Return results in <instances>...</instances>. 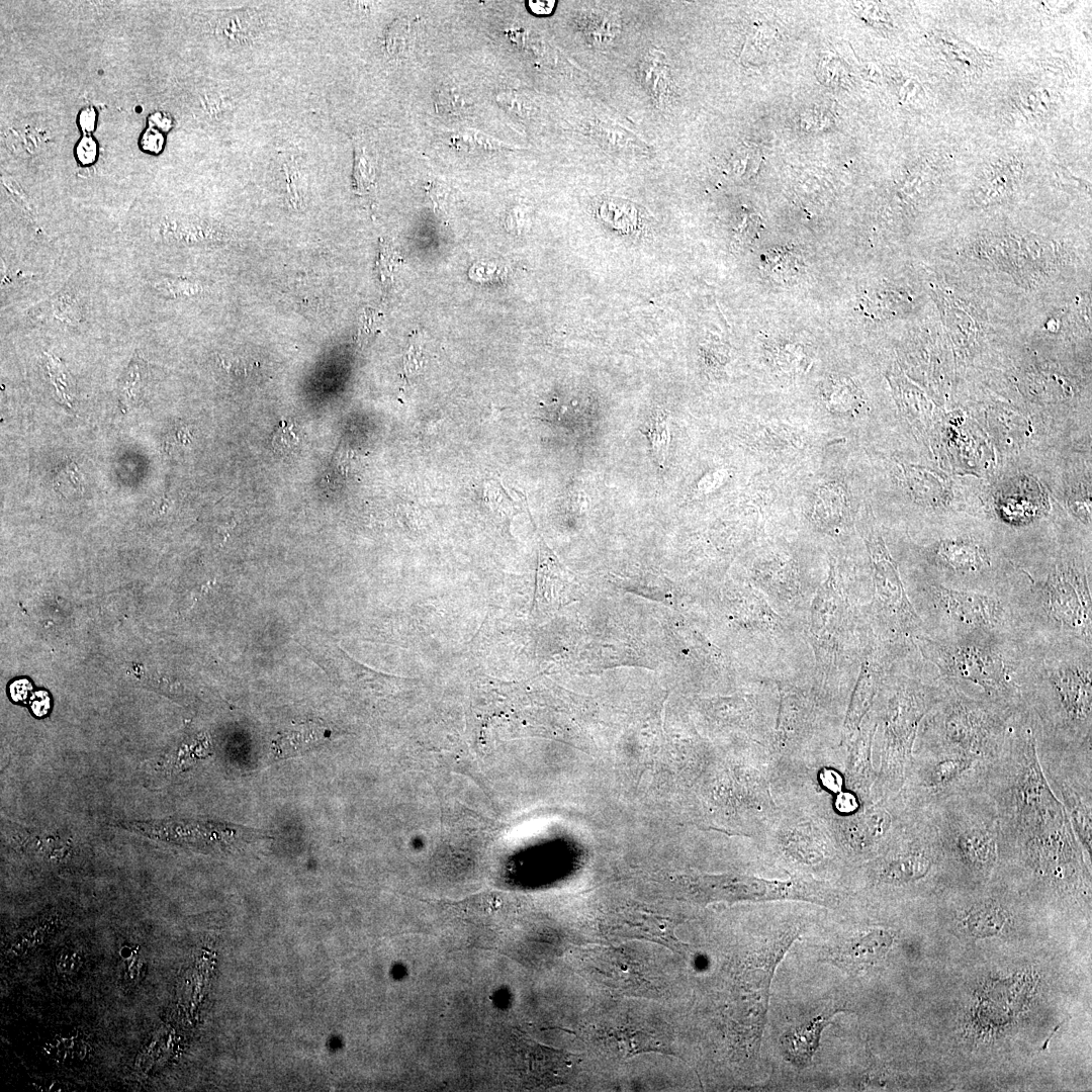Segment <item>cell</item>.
Wrapping results in <instances>:
<instances>
[{
    "mask_svg": "<svg viewBox=\"0 0 1092 1092\" xmlns=\"http://www.w3.org/2000/svg\"><path fill=\"white\" fill-rule=\"evenodd\" d=\"M810 520L819 530L832 534L842 532L850 525V504L842 483L828 482L818 488Z\"/></svg>",
    "mask_w": 1092,
    "mask_h": 1092,
    "instance_id": "44dd1931",
    "label": "cell"
},
{
    "mask_svg": "<svg viewBox=\"0 0 1092 1092\" xmlns=\"http://www.w3.org/2000/svg\"><path fill=\"white\" fill-rule=\"evenodd\" d=\"M862 874L871 887L903 889L927 882L952 868L937 830L923 810L908 822L874 857L850 866Z\"/></svg>",
    "mask_w": 1092,
    "mask_h": 1092,
    "instance_id": "9c48e42d",
    "label": "cell"
},
{
    "mask_svg": "<svg viewBox=\"0 0 1092 1092\" xmlns=\"http://www.w3.org/2000/svg\"><path fill=\"white\" fill-rule=\"evenodd\" d=\"M89 1044L78 1037L54 1038L46 1044V1052L55 1060L80 1061L89 1053Z\"/></svg>",
    "mask_w": 1092,
    "mask_h": 1092,
    "instance_id": "f546056e",
    "label": "cell"
},
{
    "mask_svg": "<svg viewBox=\"0 0 1092 1092\" xmlns=\"http://www.w3.org/2000/svg\"><path fill=\"white\" fill-rule=\"evenodd\" d=\"M154 287L162 294L172 297L195 295L201 291L198 283L187 279H164L154 284Z\"/></svg>",
    "mask_w": 1092,
    "mask_h": 1092,
    "instance_id": "e575fe53",
    "label": "cell"
},
{
    "mask_svg": "<svg viewBox=\"0 0 1092 1092\" xmlns=\"http://www.w3.org/2000/svg\"><path fill=\"white\" fill-rule=\"evenodd\" d=\"M1024 700L1038 742L1060 748L1092 743V646L1035 642Z\"/></svg>",
    "mask_w": 1092,
    "mask_h": 1092,
    "instance_id": "3957f363",
    "label": "cell"
},
{
    "mask_svg": "<svg viewBox=\"0 0 1092 1092\" xmlns=\"http://www.w3.org/2000/svg\"><path fill=\"white\" fill-rule=\"evenodd\" d=\"M1034 643L1022 633H1010L950 640L921 636L914 646L946 688L1017 712L1027 707L1024 692Z\"/></svg>",
    "mask_w": 1092,
    "mask_h": 1092,
    "instance_id": "7a4b0ae2",
    "label": "cell"
},
{
    "mask_svg": "<svg viewBox=\"0 0 1092 1092\" xmlns=\"http://www.w3.org/2000/svg\"><path fill=\"white\" fill-rule=\"evenodd\" d=\"M910 599L925 636L950 640L1022 633L1006 589L983 592L945 586L924 576L914 579Z\"/></svg>",
    "mask_w": 1092,
    "mask_h": 1092,
    "instance_id": "8992f818",
    "label": "cell"
},
{
    "mask_svg": "<svg viewBox=\"0 0 1092 1092\" xmlns=\"http://www.w3.org/2000/svg\"><path fill=\"white\" fill-rule=\"evenodd\" d=\"M902 468L905 485L918 503L932 507L945 504L949 488L940 475L915 465H906Z\"/></svg>",
    "mask_w": 1092,
    "mask_h": 1092,
    "instance_id": "d4e9b609",
    "label": "cell"
},
{
    "mask_svg": "<svg viewBox=\"0 0 1092 1092\" xmlns=\"http://www.w3.org/2000/svg\"><path fill=\"white\" fill-rule=\"evenodd\" d=\"M282 170L285 176L287 197L290 204L297 209L303 205L301 177L298 165L294 161L287 159L282 163Z\"/></svg>",
    "mask_w": 1092,
    "mask_h": 1092,
    "instance_id": "836d02e7",
    "label": "cell"
},
{
    "mask_svg": "<svg viewBox=\"0 0 1092 1092\" xmlns=\"http://www.w3.org/2000/svg\"><path fill=\"white\" fill-rule=\"evenodd\" d=\"M30 704L31 709L35 715L42 716L47 714L50 708V699L48 697V694L42 691L35 693L31 698Z\"/></svg>",
    "mask_w": 1092,
    "mask_h": 1092,
    "instance_id": "b9f144b4",
    "label": "cell"
},
{
    "mask_svg": "<svg viewBox=\"0 0 1092 1092\" xmlns=\"http://www.w3.org/2000/svg\"><path fill=\"white\" fill-rule=\"evenodd\" d=\"M852 383L845 379L835 380L826 392V403L829 411L836 414H851L858 411L860 400Z\"/></svg>",
    "mask_w": 1092,
    "mask_h": 1092,
    "instance_id": "f1b7e54d",
    "label": "cell"
},
{
    "mask_svg": "<svg viewBox=\"0 0 1092 1092\" xmlns=\"http://www.w3.org/2000/svg\"><path fill=\"white\" fill-rule=\"evenodd\" d=\"M924 577L945 586L994 592L1006 588L1009 574L996 564L992 548L970 537H944L923 548Z\"/></svg>",
    "mask_w": 1092,
    "mask_h": 1092,
    "instance_id": "5bb4252c",
    "label": "cell"
},
{
    "mask_svg": "<svg viewBox=\"0 0 1092 1092\" xmlns=\"http://www.w3.org/2000/svg\"><path fill=\"white\" fill-rule=\"evenodd\" d=\"M1006 592L1031 641L1092 646L1091 567L1081 552L1061 550L1039 570L1019 568L1009 574Z\"/></svg>",
    "mask_w": 1092,
    "mask_h": 1092,
    "instance_id": "277c9868",
    "label": "cell"
},
{
    "mask_svg": "<svg viewBox=\"0 0 1092 1092\" xmlns=\"http://www.w3.org/2000/svg\"><path fill=\"white\" fill-rule=\"evenodd\" d=\"M848 623V605L833 564L826 580L817 590L810 613V641L815 653L822 687L835 669L840 644Z\"/></svg>",
    "mask_w": 1092,
    "mask_h": 1092,
    "instance_id": "ac0fdd59",
    "label": "cell"
},
{
    "mask_svg": "<svg viewBox=\"0 0 1092 1092\" xmlns=\"http://www.w3.org/2000/svg\"><path fill=\"white\" fill-rule=\"evenodd\" d=\"M924 810L952 868L987 880L1003 866L997 811L983 788L949 797Z\"/></svg>",
    "mask_w": 1092,
    "mask_h": 1092,
    "instance_id": "ba28073f",
    "label": "cell"
},
{
    "mask_svg": "<svg viewBox=\"0 0 1092 1092\" xmlns=\"http://www.w3.org/2000/svg\"><path fill=\"white\" fill-rule=\"evenodd\" d=\"M163 143L164 138L162 133L154 127L146 130L142 139L143 149L154 154L158 153L162 149Z\"/></svg>",
    "mask_w": 1092,
    "mask_h": 1092,
    "instance_id": "60d3db41",
    "label": "cell"
},
{
    "mask_svg": "<svg viewBox=\"0 0 1092 1092\" xmlns=\"http://www.w3.org/2000/svg\"><path fill=\"white\" fill-rule=\"evenodd\" d=\"M149 120L153 124L152 126H154V128L158 127L160 129H167L170 126L169 118H167L162 113H156L152 115Z\"/></svg>",
    "mask_w": 1092,
    "mask_h": 1092,
    "instance_id": "bcb514c9",
    "label": "cell"
},
{
    "mask_svg": "<svg viewBox=\"0 0 1092 1092\" xmlns=\"http://www.w3.org/2000/svg\"><path fill=\"white\" fill-rule=\"evenodd\" d=\"M82 964V958L79 952L73 949H66L59 954L56 961L57 969L60 973H74L78 971Z\"/></svg>",
    "mask_w": 1092,
    "mask_h": 1092,
    "instance_id": "74e56055",
    "label": "cell"
},
{
    "mask_svg": "<svg viewBox=\"0 0 1092 1092\" xmlns=\"http://www.w3.org/2000/svg\"><path fill=\"white\" fill-rule=\"evenodd\" d=\"M665 69L662 60L658 62L656 54L652 56L650 64L645 65L646 83L657 99H662L668 88L669 79Z\"/></svg>",
    "mask_w": 1092,
    "mask_h": 1092,
    "instance_id": "d6a6232c",
    "label": "cell"
},
{
    "mask_svg": "<svg viewBox=\"0 0 1092 1092\" xmlns=\"http://www.w3.org/2000/svg\"><path fill=\"white\" fill-rule=\"evenodd\" d=\"M354 185L356 190H368L375 177V166L366 146L360 142L354 148Z\"/></svg>",
    "mask_w": 1092,
    "mask_h": 1092,
    "instance_id": "1f68e13d",
    "label": "cell"
},
{
    "mask_svg": "<svg viewBox=\"0 0 1092 1092\" xmlns=\"http://www.w3.org/2000/svg\"><path fill=\"white\" fill-rule=\"evenodd\" d=\"M76 153L78 160L82 164H91L95 160L97 155V145L91 136L85 135L79 142Z\"/></svg>",
    "mask_w": 1092,
    "mask_h": 1092,
    "instance_id": "ab89813d",
    "label": "cell"
},
{
    "mask_svg": "<svg viewBox=\"0 0 1092 1092\" xmlns=\"http://www.w3.org/2000/svg\"><path fill=\"white\" fill-rule=\"evenodd\" d=\"M96 113L94 108L86 107L81 111L79 115V124L84 132H91L94 129Z\"/></svg>",
    "mask_w": 1092,
    "mask_h": 1092,
    "instance_id": "7bdbcfd3",
    "label": "cell"
},
{
    "mask_svg": "<svg viewBox=\"0 0 1092 1092\" xmlns=\"http://www.w3.org/2000/svg\"><path fill=\"white\" fill-rule=\"evenodd\" d=\"M755 579L763 592L777 600L794 602L801 597L802 583L793 558L784 555L761 561Z\"/></svg>",
    "mask_w": 1092,
    "mask_h": 1092,
    "instance_id": "7402d4cb",
    "label": "cell"
},
{
    "mask_svg": "<svg viewBox=\"0 0 1092 1092\" xmlns=\"http://www.w3.org/2000/svg\"><path fill=\"white\" fill-rule=\"evenodd\" d=\"M1037 754L1044 776L1062 802L1085 853L1092 852V743L1060 748L1039 743Z\"/></svg>",
    "mask_w": 1092,
    "mask_h": 1092,
    "instance_id": "2e32d148",
    "label": "cell"
},
{
    "mask_svg": "<svg viewBox=\"0 0 1092 1092\" xmlns=\"http://www.w3.org/2000/svg\"><path fill=\"white\" fill-rule=\"evenodd\" d=\"M778 805L776 816L756 838L765 852L803 875L848 866L824 816L795 805Z\"/></svg>",
    "mask_w": 1092,
    "mask_h": 1092,
    "instance_id": "30bf717a",
    "label": "cell"
},
{
    "mask_svg": "<svg viewBox=\"0 0 1092 1092\" xmlns=\"http://www.w3.org/2000/svg\"><path fill=\"white\" fill-rule=\"evenodd\" d=\"M877 720L873 710L862 721L859 730L845 748L843 774L845 789L856 794L863 802L874 799L873 790L877 779L873 745Z\"/></svg>",
    "mask_w": 1092,
    "mask_h": 1092,
    "instance_id": "ffe728a7",
    "label": "cell"
},
{
    "mask_svg": "<svg viewBox=\"0 0 1092 1092\" xmlns=\"http://www.w3.org/2000/svg\"><path fill=\"white\" fill-rule=\"evenodd\" d=\"M689 890L694 899L705 904L795 900L832 907L842 900L836 889L806 875L785 881L747 875H704L692 878Z\"/></svg>",
    "mask_w": 1092,
    "mask_h": 1092,
    "instance_id": "7c38bea8",
    "label": "cell"
},
{
    "mask_svg": "<svg viewBox=\"0 0 1092 1092\" xmlns=\"http://www.w3.org/2000/svg\"><path fill=\"white\" fill-rule=\"evenodd\" d=\"M825 699L822 690L780 686L778 713L767 745L771 766L822 750L812 742Z\"/></svg>",
    "mask_w": 1092,
    "mask_h": 1092,
    "instance_id": "e0dca14e",
    "label": "cell"
},
{
    "mask_svg": "<svg viewBox=\"0 0 1092 1092\" xmlns=\"http://www.w3.org/2000/svg\"><path fill=\"white\" fill-rule=\"evenodd\" d=\"M1015 713L948 689L923 718L913 752L952 753L994 761Z\"/></svg>",
    "mask_w": 1092,
    "mask_h": 1092,
    "instance_id": "52a82bcc",
    "label": "cell"
},
{
    "mask_svg": "<svg viewBox=\"0 0 1092 1092\" xmlns=\"http://www.w3.org/2000/svg\"><path fill=\"white\" fill-rule=\"evenodd\" d=\"M863 540L870 556L874 586L870 629L883 641L916 650L914 642L925 636V630L910 601L897 563L872 523L863 529Z\"/></svg>",
    "mask_w": 1092,
    "mask_h": 1092,
    "instance_id": "8fae6325",
    "label": "cell"
},
{
    "mask_svg": "<svg viewBox=\"0 0 1092 1092\" xmlns=\"http://www.w3.org/2000/svg\"><path fill=\"white\" fill-rule=\"evenodd\" d=\"M54 304L55 316L69 320V322H75L76 318L78 320V317H76L78 310L73 307V304L75 303L69 295H59V297L55 299Z\"/></svg>",
    "mask_w": 1092,
    "mask_h": 1092,
    "instance_id": "f35d334b",
    "label": "cell"
},
{
    "mask_svg": "<svg viewBox=\"0 0 1092 1092\" xmlns=\"http://www.w3.org/2000/svg\"><path fill=\"white\" fill-rule=\"evenodd\" d=\"M30 684L25 679L16 680L10 689L11 696L15 701H22L30 692Z\"/></svg>",
    "mask_w": 1092,
    "mask_h": 1092,
    "instance_id": "ee69618b",
    "label": "cell"
},
{
    "mask_svg": "<svg viewBox=\"0 0 1092 1092\" xmlns=\"http://www.w3.org/2000/svg\"><path fill=\"white\" fill-rule=\"evenodd\" d=\"M983 789L997 811L1003 864L1021 863L1060 885L1090 870L1091 859L1041 768L1029 708L1013 715Z\"/></svg>",
    "mask_w": 1092,
    "mask_h": 1092,
    "instance_id": "6da1fadb",
    "label": "cell"
},
{
    "mask_svg": "<svg viewBox=\"0 0 1092 1092\" xmlns=\"http://www.w3.org/2000/svg\"><path fill=\"white\" fill-rule=\"evenodd\" d=\"M892 938L882 929L871 930L859 934L837 945L831 952L835 964L856 968L868 965L884 956Z\"/></svg>",
    "mask_w": 1092,
    "mask_h": 1092,
    "instance_id": "603a6c76",
    "label": "cell"
},
{
    "mask_svg": "<svg viewBox=\"0 0 1092 1092\" xmlns=\"http://www.w3.org/2000/svg\"><path fill=\"white\" fill-rule=\"evenodd\" d=\"M146 378L145 362L135 355L120 382V392L125 402H134L140 397Z\"/></svg>",
    "mask_w": 1092,
    "mask_h": 1092,
    "instance_id": "4dcf8cb0",
    "label": "cell"
},
{
    "mask_svg": "<svg viewBox=\"0 0 1092 1092\" xmlns=\"http://www.w3.org/2000/svg\"><path fill=\"white\" fill-rule=\"evenodd\" d=\"M920 812L910 807L898 792L892 796L874 798L853 814L829 818L827 821L850 867L881 852Z\"/></svg>",
    "mask_w": 1092,
    "mask_h": 1092,
    "instance_id": "9a60e30c",
    "label": "cell"
},
{
    "mask_svg": "<svg viewBox=\"0 0 1092 1092\" xmlns=\"http://www.w3.org/2000/svg\"><path fill=\"white\" fill-rule=\"evenodd\" d=\"M993 761L960 754L914 751L899 791L918 810L952 796L982 789Z\"/></svg>",
    "mask_w": 1092,
    "mask_h": 1092,
    "instance_id": "4fadbf2b",
    "label": "cell"
},
{
    "mask_svg": "<svg viewBox=\"0 0 1092 1092\" xmlns=\"http://www.w3.org/2000/svg\"><path fill=\"white\" fill-rule=\"evenodd\" d=\"M330 731L320 721L306 720L281 732L273 741L272 749L277 758L302 754L321 745Z\"/></svg>",
    "mask_w": 1092,
    "mask_h": 1092,
    "instance_id": "cb8c5ba5",
    "label": "cell"
},
{
    "mask_svg": "<svg viewBox=\"0 0 1092 1092\" xmlns=\"http://www.w3.org/2000/svg\"><path fill=\"white\" fill-rule=\"evenodd\" d=\"M298 442L293 425L282 421L272 439L274 451L281 455H288L296 449Z\"/></svg>",
    "mask_w": 1092,
    "mask_h": 1092,
    "instance_id": "8d00e7d4",
    "label": "cell"
},
{
    "mask_svg": "<svg viewBox=\"0 0 1092 1092\" xmlns=\"http://www.w3.org/2000/svg\"><path fill=\"white\" fill-rule=\"evenodd\" d=\"M387 49L391 54H401L412 43V33L405 21H396L386 34Z\"/></svg>",
    "mask_w": 1092,
    "mask_h": 1092,
    "instance_id": "d590c367",
    "label": "cell"
},
{
    "mask_svg": "<svg viewBox=\"0 0 1092 1092\" xmlns=\"http://www.w3.org/2000/svg\"><path fill=\"white\" fill-rule=\"evenodd\" d=\"M947 690L935 678L896 673L894 668L888 673L872 708L877 720L873 755L878 759L874 798L892 796L901 790L919 726Z\"/></svg>",
    "mask_w": 1092,
    "mask_h": 1092,
    "instance_id": "5b68a950",
    "label": "cell"
},
{
    "mask_svg": "<svg viewBox=\"0 0 1092 1092\" xmlns=\"http://www.w3.org/2000/svg\"><path fill=\"white\" fill-rule=\"evenodd\" d=\"M523 1061H527L532 1067L530 1071L533 1077L541 1079L549 1077L550 1079L558 1078V1071L562 1070L561 1058L558 1056V1052L547 1050L541 1046L527 1045L525 1048V1056L522 1057Z\"/></svg>",
    "mask_w": 1092,
    "mask_h": 1092,
    "instance_id": "83f0119b",
    "label": "cell"
},
{
    "mask_svg": "<svg viewBox=\"0 0 1092 1092\" xmlns=\"http://www.w3.org/2000/svg\"><path fill=\"white\" fill-rule=\"evenodd\" d=\"M555 6V1H529L532 12L539 15L550 14Z\"/></svg>",
    "mask_w": 1092,
    "mask_h": 1092,
    "instance_id": "f6af8a7d",
    "label": "cell"
},
{
    "mask_svg": "<svg viewBox=\"0 0 1092 1092\" xmlns=\"http://www.w3.org/2000/svg\"><path fill=\"white\" fill-rule=\"evenodd\" d=\"M911 651L878 638L870 629L860 671L851 692L841 727L840 746L850 744L871 711L878 692L897 661L910 655Z\"/></svg>",
    "mask_w": 1092,
    "mask_h": 1092,
    "instance_id": "d6986e66",
    "label": "cell"
},
{
    "mask_svg": "<svg viewBox=\"0 0 1092 1092\" xmlns=\"http://www.w3.org/2000/svg\"><path fill=\"white\" fill-rule=\"evenodd\" d=\"M639 430L650 444L655 463L659 468H664L671 439L667 414L664 411H656Z\"/></svg>",
    "mask_w": 1092,
    "mask_h": 1092,
    "instance_id": "4316f807",
    "label": "cell"
},
{
    "mask_svg": "<svg viewBox=\"0 0 1092 1092\" xmlns=\"http://www.w3.org/2000/svg\"><path fill=\"white\" fill-rule=\"evenodd\" d=\"M826 1021V1018L818 1016L795 1031L786 1033L782 1037V1045L787 1058L796 1065L807 1064L818 1046L820 1033Z\"/></svg>",
    "mask_w": 1092,
    "mask_h": 1092,
    "instance_id": "484cf974",
    "label": "cell"
}]
</instances>
